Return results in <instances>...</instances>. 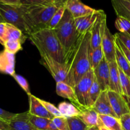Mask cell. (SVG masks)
<instances>
[{
	"label": "cell",
	"instance_id": "obj_47",
	"mask_svg": "<svg viewBox=\"0 0 130 130\" xmlns=\"http://www.w3.org/2000/svg\"><path fill=\"white\" fill-rule=\"evenodd\" d=\"M87 130H99V128L98 126H94L89 127Z\"/></svg>",
	"mask_w": 130,
	"mask_h": 130
},
{
	"label": "cell",
	"instance_id": "obj_2",
	"mask_svg": "<svg viewBox=\"0 0 130 130\" xmlns=\"http://www.w3.org/2000/svg\"><path fill=\"white\" fill-rule=\"evenodd\" d=\"M28 38L40 55H47L58 62L66 63L63 48L53 29L45 28L33 32Z\"/></svg>",
	"mask_w": 130,
	"mask_h": 130
},
{
	"label": "cell",
	"instance_id": "obj_21",
	"mask_svg": "<svg viewBox=\"0 0 130 130\" xmlns=\"http://www.w3.org/2000/svg\"><path fill=\"white\" fill-rule=\"evenodd\" d=\"M77 117L89 127L99 125V115L92 108H89L80 111Z\"/></svg>",
	"mask_w": 130,
	"mask_h": 130
},
{
	"label": "cell",
	"instance_id": "obj_30",
	"mask_svg": "<svg viewBox=\"0 0 130 130\" xmlns=\"http://www.w3.org/2000/svg\"><path fill=\"white\" fill-rule=\"evenodd\" d=\"M67 120L69 130H87L89 128L78 117L67 118Z\"/></svg>",
	"mask_w": 130,
	"mask_h": 130
},
{
	"label": "cell",
	"instance_id": "obj_33",
	"mask_svg": "<svg viewBox=\"0 0 130 130\" xmlns=\"http://www.w3.org/2000/svg\"><path fill=\"white\" fill-rule=\"evenodd\" d=\"M5 50L10 53L15 54L19 51L22 50V43L18 41H7L4 44Z\"/></svg>",
	"mask_w": 130,
	"mask_h": 130
},
{
	"label": "cell",
	"instance_id": "obj_38",
	"mask_svg": "<svg viewBox=\"0 0 130 130\" xmlns=\"http://www.w3.org/2000/svg\"><path fill=\"white\" fill-rule=\"evenodd\" d=\"M116 38H118L126 48L130 52V36L127 34L122 32H117L114 35Z\"/></svg>",
	"mask_w": 130,
	"mask_h": 130
},
{
	"label": "cell",
	"instance_id": "obj_39",
	"mask_svg": "<svg viewBox=\"0 0 130 130\" xmlns=\"http://www.w3.org/2000/svg\"><path fill=\"white\" fill-rule=\"evenodd\" d=\"M119 119L122 130H130V112L124 114Z\"/></svg>",
	"mask_w": 130,
	"mask_h": 130
},
{
	"label": "cell",
	"instance_id": "obj_32",
	"mask_svg": "<svg viewBox=\"0 0 130 130\" xmlns=\"http://www.w3.org/2000/svg\"><path fill=\"white\" fill-rule=\"evenodd\" d=\"M65 10H66V6H61L60 8H59L56 13L54 14L52 17L51 18L50 20L47 25V28L50 29H54L63 17Z\"/></svg>",
	"mask_w": 130,
	"mask_h": 130
},
{
	"label": "cell",
	"instance_id": "obj_5",
	"mask_svg": "<svg viewBox=\"0 0 130 130\" xmlns=\"http://www.w3.org/2000/svg\"><path fill=\"white\" fill-rule=\"evenodd\" d=\"M0 14L5 23L16 27L28 38L21 5H8L0 3Z\"/></svg>",
	"mask_w": 130,
	"mask_h": 130
},
{
	"label": "cell",
	"instance_id": "obj_12",
	"mask_svg": "<svg viewBox=\"0 0 130 130\" xmlns=\"http://www.w3.org/2000/svg\"><path fill=\"white\" fill-rule=\"evenodd\" d=\"M91 108L98 113V115H108L118 118L111 106L107 91H101L99 97Z\"/></svg>",
	"mask_w": 130,
	"mask_h": 130
},
{
	"label": "cell",
	"instance_id": "obj_43",
	"mask_svg": "<svg viewBox=\"0 0 130 130\" xmlns=\"http://www.w3.org/2000/svg\"><path fill=\"white\" fill-rule=\"evenodd\" d=\"M0 3L8 5H20V0H0Z\"/></svg>",
	"mask_w": 130,
	"mask_h": 130
},
{
	"label": "cell",
	"instance_id": "obj_23",
	"mask_svg": "<svg viewBox=\"0 0 130 130\" xmlns=\"http://www.w3.org/2000/svg\"><path fill=\"white\" fill-rule=\"evenodd\" d=\"M28 37L18 28L10 24L6 23V41H18L22 44L25 41ZM5 41V42H6Z\"/></svg>",
	"mask_w": 130,
	"mask_h": 130
},
{
	"label": "cell",
	"instance_id": "obj_35",
	"mask_svg": "<svg viewBox=\"0 0 130 130\" xmlns=\"http://www.w3.org/2000/svg\"><path fill=\"white\" fill-rule=\"evenodd\" d=\"M52 121L59 130H69L67 118L64 117H54Z\"/></svg>",
	"mask_w": 130,
	"mask_h": 130
},
{
	"label": "cell",
	"instance_id": "obj_8",
	"mask_svg": "<svg viewBox=\"0 0 130 130\" xmlns=\"http://www.w3.org/2000/svg\"><path fill=\"white\" fill-rule=\"evenodd\" d=\"M107 26V15L104 11L99 10L97 19L90 29V49L91 50L101 46L102 38Z\"/></svg>",
	"mask_w": 130,
	"mask_h": 130
},
{
	"label": "cell",
	"instance_id": "obj_29",
	"mask_svg": "<svg viewBox=\"0 0 130 130\" xmlns=\"http://www.w3.org/2000/svg\"><path fill=\"white\" fill-rule=\"evenodd\" d=\"M101 93V90L99 88V85H98V82L96 81V79H94L91 88L89 90V95H88V102H89V107L91 108L93 107L98 98L99 97Z\"/></svg>",
	"mask_w": 130,
	"mask_h": 130
},
{
	"label": "cell",
	"instance_id": "obj_16",
	"mask_svg": "<svg viewBox=\"0 0 130 130\" xmlns=\"http://www.w3.org/2000/svg\"><path fill=\"white\" fill-rule=\"evenodd\" d=\"M15 54L4 50L0 52V72L14 76L15 72Z\"/></svg>",
	"mask_w": 130,
	"mask_h": 130
},
{
	"label": "cell",
	"instance_id": "obj_28",
	"mask_svg": "<svg viewBox=\"0 0 130 130\" xmlns=\"http://www.w3.org/2000/svg\"><path fill=\"white\" fill-rule=\"evenodd\" d=\"M103 58H104V55L102 50L101 46H99L98 48L90 50V60L92 69L94 70V69L96 68Z\"/></svg>",
	"mask_w": 130,
	"mask_h": 130
},
{
	"label": "cell",
	"instance_id": "obj_19",
	"mask_svg": "<svg viewBox=\"0 0 130 130\" xmlns=\"http://www.w3.org/2000/svg\"><path fill=\"white\" fill-rule=\"evenodd\" d=\"M109 66V90L122 95L120 85L119 69L116 62L108 63Z\"/></svg>",
	"mask_w": 130,
	"mask_h": 130
},
{
	"label": "cell",
	"instance_id": "obj_49",
	"mask_svg": "<svg viewBox=\"0 0 130 130\" xmlns=\"http://www.w3.org/2000/svg\"><path fill=\"white\" fill-rule=\"evenodd\" d=\"M125 99V98H124ZM126 102H127V104H128V106H129V110H130V99H126Z\"/></svg>",
	"mask_w": 130,
	"mask_h": 130
},
{
	"label": "cell",
	"instance_id": "obj_41",
	"mask_svg": "<svg viewBox=\"0 0 130 130\" xmlns=\"http://www.w3.org/2000/svg\"><path fill=\"white\" fill-rule=\"evenodd\" d=\"M6 23H0V44L4 46L6 41Z\"/></svg>",
	"mask_w": 130,
	"mask_h": 130
},
{
	"label": "cell",
	"instance_id": "obj_9",
	"mask_svg": "<svg viewBox=\"0 0 130 130\" xmlns=\"http://www.w3.org/2000/svg\"><path fill=\"white\" fill-rule=\"evenodd\" d=\"M104 57L108 63L115 62V37L112 34L108 27H105L102 38L101 44Z\"/></svg>",
	"mask_w": 130,
	"mask_h": 130
},
{
	"label": "cell",
	"instance_id": "obj_6",
	"mask_svg": "<svg viewBox=\"0 0 130 130\" xmlns=\"http://www.w3.org/2000/svg\"><path fill=\"white\" fill-rule=\"evenodd\" d=\"M40 55V62L48 70L56 83L64 82L66 83L69 69L68 63H61L47 55Z\"/></svg>",
	"mask_w": 130,
	"mask_h": 130
},
{
	"label": "cell",
	"instance_id": "obj_46",
	"mask_svg": "<svg viewBox=\"0 0 130 130\" xmlns=\"http://www.w3.org/2000/svg\"><path fill=\"white\" fill-rule=\"evenodd\" d=\"M47 130H59L58 128L56 127V126L55 125L54 123L52 122V121L51 120L50 122L49 123L48 125V128H47Z\"/></svg>",
	"mask_w": 130,
	"mask_h": 130
},
{
	"label": "cell",
	"instance_id": "obj_20",
	"mask_svg": "<svg viewBox=\"0 0 130 130\" xmlns=\"http://www.w3.org/2000/svg\"><path fill=\"white\" fill-rule=\"evenodd\" d=\"M111 3L117 17L130 21V0H111Z\"/></svg>",
	"mask_w": 130,
	"mask_h": 130
},
{
	"label": "cell",
	"instance_id": "obj_1",
	"mask_svg": "<svg viewBox=\"0 0 130 130\" xmlns=\"http://www.w3.org/2000/svg\"><path fill=\"white\" fill-rule=\"evenodd\" d=\"M90 32L81 34L70 55L66 84L73 87L90 71Z\"/></svg>",
	"mask_w": 130,
	"mask_h": 130
},
{
	"label": "cell",
	"instance_id": "obj_44",
	"mask_svg": "<svg viewBox=\"0 0 130 130\" xmlns=\"http://www.w3.org/2000/svg\"><path fill=\"white\" fill-rule=\"evenodd\" d=\"M68 1V0H50L51 3L58 8L61 6H66Z\"/></svg>",
	"mask_w": 130,
	"mask_h": 130
},
{
	"label": "cell",
	"instance_id": "obj_25",
	"mask_svg": "<svg viewBox=\"0 0 130 130\" xmlns=\"http://www.w3.org/2000/svg\"><path fill=\"white\" fill-rule=\"evenodd\" d=\"M57 109L61 112L62 117L66 118L77 117L80 114V111L72 104L62 102L59 104Z\"/></svg>",
	"mask_w": 130,
	"mask_h": 130
},
{
	"label": "cell",
	"instance_id": "obj_31",
	"mask_svg": "<svg viewBox=\"0 0 130 130\" xmlns=\"http://www.w3.org/2000/svg\"><path fill=\"white\" fill-rule=\"evenodd\" d=\"M115 26L119 32L124 33L130 36V21L128 20L117 17L115 22Z\"/></svg>",
	"mask_w": 130,
	"mask_h": 130
},
{
	"label": "cell",
	"instance_id": "obj_4",
	"mask_svg": "<svg viewBox=\"0 0 130 130\" xmlns=\"http://www.w3.org/2000/svg\"><path fill=\"white\" fill-rule=\"evenodd\" d=\"M58 38L64 52L66 63H68L70 55L81 34L75 26L74 18L66 9L63 17L53 29Z\"/></svg>",
	"mask_w": 130,
	"mask_h": 130
},
{
	"label": "cell",
	"instance_id": "obj_48",
	"mask_svg": "<svg viewBox=\"0 0 130 130\" xmlns=\"http://www.w3.org/2000/svg\"><path fill=\"white\" fill-rule=\"evenodd\" d=\"M99 130H110L108 129V128H105V127L103 126H99Z\"/></svg>",
	"mask_w": 130,
	"mask_h": 130
},
{
	"label": "cell",
	"instance_id": "obj_10",
	"mask_svg": "<svg viewBox=\"0 0 130 130\" xmlns=\"http://www.w3.org/2000/svg\"><path fill=\"white\" fill-rule=\"evenodd\" d=\"M107 93L112 109L119 119L124 114L130 112L128 104L123 95L111 90H108Z\"/></svg>",
	"mask_w": 130,
	"mask_h": 130
},
{
	"label": "cell",
	"instance_id": "obj_3",
	"mask_svg": "<svg viewBox=\"0 0 130 130\" xmlns=\"http://www.w3.org/2000/svg\"><path fill=\"white\" fill-rule=\"evenodd\" d=\"M21 7L28 37L32 33L47 28L51 18L59 8L54 4L41 6L21 5Z\"/></svg>",
	"mask_w": 130,
	"mask_h": 130
},
{
	"label": "cell",
	"instance_id": "obj_40",
	"mask_svg": "<svg viewBox=\"0 0 130 130\" xmlns=\"http://www.w3.org/2000/svg\"><path fill=\"white\" fill-rule=\"evenodd\" d=\"M16 115L17 114L10 112L6 111V110H5L0 108V119H1V120H3L7 123H9Z\"/></svg>",
	"mask_w": 130,
	"mask_h": 130
},
{
	"label": "cell",
	"instance_id": "obj_36",
	"mask_svg": "<svg viewBox=\"0 0 130 130\" xmlns=\"http://www.w3.org/2000/svg\"><path fill=\"white\" fill-rule=\"evenodd\" d=\"M12 77L15 79V80L17 81V83L19 84V86L26 92V93L28 94V95L31 94L30 91H29V84H28L27 80L25 79L23 76H20V75L19 74H17L15 73Z\"/></svg>",
	"mask_w": 130,
	"mask_h": 130
},
{
	"label": "cell",
	"instance_id": "obj_11",
	"mask_svg": "<svg viewBox=\"0 0 130 130\" xmlns=\"http://www.w3.org/2000/svg\"><path fill=\"white\" fill-rule=\"evenodd\" d=\"M96 81L98 82L101 91L109 90V66L105 58L93 70Z\"/></svg>",
	"mask_w": 130,
	"mask_h": 130
},
{
	"label": "cell",
	"instance_id": "obj_37",
	"mask_svg": "<svg viewBox=\"0 0 130 130\" xmlns=\"http://www.w3.org/2000/svg\"><path fill=\"white\" fill-rule=\"evenodd\" d=\"M52 4L50 0H20V5L25 6H41Z\"/></svg>",
	"mask_w": 130,
	"mask_h": 130
},
{
	"label": "cell",
	"instance_id": "obj_24",
	"mask_svg": "<svg viewBox=\"0 0 130 130\" xmlns=\"http://www.w3.org/2000/svg\"><path fill=\"white\" fill-rule=\"evenodd\" d=\"M99 126H103L110 130H122L119 118L108 115H99Z\"/></svg>",
	"mask_w": 130,
	"mask_h": 130
},
{
	"label": "cell",
	"instance_id": "obj_14",
	"mask_svg": "<svg viewBox=\"0 0 130 130\" xmlns=\"http://www.w3.org/2000/svg\"><path fill=\"white\" fill-rule=\"evenodd\" d=\"M28 97H29V110L28 112L31 115L47 118L51 120L53 119L54 116L47 111L45 107L40 102V99L36 97L31 94L28 95Z\"/></svg>",
	"mask_w": 130,
	"mask_h": 130
},
{
	"label": "cell",
	"instance_id": "obj_13",
	"mask_svg": "<svg viewBox=\"0 0 130 130\" xmlns=\"http://www.w3.org/2000/svg\"><path fill=\"white\" fill-rule=\"evenodd\" d=\"M66 9L74 19L85 16L95 11V9L84 5L79 0H68L66 5Z\"/></svg>",
	"mask_w": 130,
	"mask_h": 130
},
{
	"label": "cell",
	"instance_id": "obj_7",
	"mask_svg": "<svg viewBox=\"0 0 130 130\" xmlns=\"http://www.w3.org/2000/svg\"><path fill=\"white\" fill-rule=\"evenodd\" d=\"M95 79L93 69L88 71L84 77L73 87L79 104L83 108V110L90 108L88 102V95L92 85Z\"/></svg>",
	"mask_w": 130,
	"mask_h": 130
},
{
	"label": "cell",
	"instance_id": "obj_27",
	"mask_svg": "<svg viewBox=\"0 0 130 130\" xmlns=\"http://www.w3.org/2000/svg\"><path fill=\"white\" fill-rule=\"evenodd\" d=\"M29 121L36 129L39 130H47L48 125L51 119L31 115L29 113Z\"/></svg>",
	"mask_w": 130,
	"mask_h": 130
},
{
	"label": "cell",
	"instance_id": "obj_34",
	"mask_svg": "<svg viewBox=\"0 0 130 130\" xmlns=\"http://www.w3.org/2000/svg\"><path fill=\"white\" fill-rule=\"evenodd\" d=\"M40 102L42 103V105L45 107V109H47V111L48 112L50 113L52 115H53L54 117H62V116L61 115V112H59V110H58L57 107H56L54 105H53L51 103L48 102L47 101H45L43 100H41L40 99Z\"/></svg>",
	"mask_w": 130,
	"mask_h": 130
},
{
	"label": "cell",
	"instance_id": "obj_18",
	"mask_svg": "<svg viewBox=\"0 0 130 130\" xmlns=\"http://www.w3.org/2000/svg\"><path fill=\"white\" fill-rule=\"evenodd\" d=\"M99 13V10H95L92 13L85 16L74 19L75 26L80 34H82L90 30Z\"/></svg>",
	"mask_w": 130,
	"mask_h": 130
},
{
	"label": "cell",
	"instance_id": "obj_50",
	"mask_svg": "<svg viewBox=\"0 0 130 130\" xmlns=\"http://www.w3.org/2000/svg\"><path fill=\"white\" fill-rule=\"evenodd\" d=\"M1 22H4L3 19L2 17H1V14H0V23H1Z\"/></svg>",
	"mask_w": 130,
	"mask_h": 130
},
{
	"label": "cell",
	"instance_id": "obj_42",
	"mask_svg": "<svg viewBox=\"0 0 130 130\" xmlns=\"http://www.w3.org/2000/svg\"><path fill=\"white\" fill-rule=\"evenodd\" d=\"M114 37H115V41L117 42V43L118 44L119 46L120 47V48L121 49V50L122 51V52L124 53V55L126 56V58L127 59V60H128L129 63V64H130V52L127 49V48H126V46L124 45L123 43H122V42H121V41L118 39V38H116L115 36H114Z\"/></svg>",
	"mask_w": 130,
	"mask_h": 130
},
{
	"label": "cell",
	"instance_id": "obj_17",
	"mask_svg": "<svg viewBox=\"0 0 130 130\" xmlns=\"http://www.w3.org/2000/svg\"><path fill=\"white\" fill-rule=\"evenodd\" d=\"M56 93L61 97L68 99L71 104L75 105L80 111L83 110V108L78 102L73 87L70 86L66 83H56Z\"/></svg>",
	"mask_w": 130,
	"mask_h": 130
},
{
	"label": "cell",
	"instance_id": "obj_26",
	"mask_svg": "<svg viewBox=\"0 0 130 130\" xmlns=\"http://www.w3.org/2000/svg\"><path fill=\"white\" fill-rule=\"evenodd\" d=\"M119 69L120 85L122 90V95L126 99H130V77H129L121 69Z\"/></svg>",
	"mask_w": 130,
	"mask_h": 130
},
{
	"label": "cell",
	"instance_id": "obj_22",
	"mask_svg": "<svg viewBox=\"0 0 130 130\" xmlns=\"http://www.w3.org/2000/svg\"><path fill=\"white\" fill-rule=\"evenodd\" d=\"M115 62L120 69L130 77V64L126 56L115 41Z\"/></svg>",
	"mask_w": 130,
	"mask_h": 130
},
{
	"label": "cell",
	"instance_id": "obj_15",
	"mask_svg": "<svg viewBox=\"0 0 130 130\" xmlns=\"http://www.w3.org/2000/svg\"><path fill=\"white\" fill-rule=\"evenodd\" d=\"M8 123L10 130H39L29 122L28 111L17 114Z\"/></svg>",
	"mask_w": 130,
	"mask_h": 130
},
{
	"label": "cell",
	"instance_id": "obj_45",
	"mask_svg": "<svg viewBox=\"0 0 130 130\" xmlns=\"http://www.w3.org/2000/svg\"><path fill=\"white\" fill-rule=\"evenodd\" d=\"M0 130H10L9 123L0 119Z\"/></svg>",
	"mask_w": 130,
	"mask_h": 130
}]
</instances>
